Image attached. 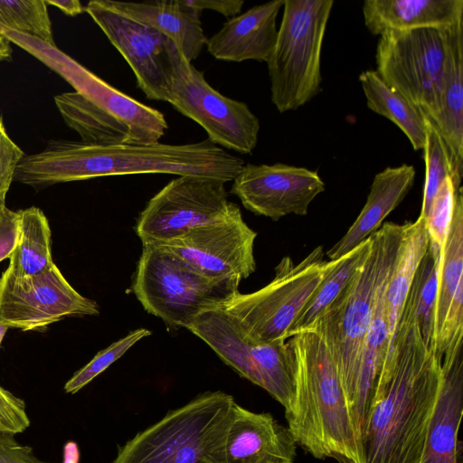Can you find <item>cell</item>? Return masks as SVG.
I'll return each instance as SVG.
<instances>
[{
  "label": "cell",
  "instance_id": "obj_3",
  "mask_svg": "<svg viewBox=\"0 0 463 463\" xmlns=\"http://www.w3.org/2000/svg\"><path fill=\"white\" fill-rule=\"evenodd\" d=\"M288 344L294 365V395L285 411L288 428L316 458L361 463L354 425L340 377L322 337L303 330Z\"/></svg>",
  "mask_w": 463,
  "mask_h": 463
},
{
  "label": "cell",
  "instance_id": "obj_12",
  "mask_svg": "<svg viewBox=\"0 0 463 463\" xmlns=\"http://www.w3.org/2000/svg\"><path fill=\"white\" fill-rule=\"evenodd\" d=\"M224 184L189 175L171 180L137 218L136 232L142 244H165L228 215L236 203L229 201Z\"/></svg>",
  "mask_w": 463,
  "mask_h": 463
},
{
  "label": "cell",
  "instance_id": "obj_7",
  "mask_svg": "<svg viewBox=\"0 0 463 463\" xmlns=\"http://www.w3.org/2000/svg\"><path fill=\"white\" fill-rule=\"evenodd\" d=\"M237 280L209 279L158 244L143 245L132 289L145 310L168 326L185 327L237 293Z\"/></svg>",
  "mask_w": 463,
  "mask_h": 463
},
{
  "label": "cell",
  "instance_id": "obj_31",
  "mask_svg": "<svg viewBox=\"0 0 463 463\" xmlns=\"http://www.w3.org/2000/svg\"><path fill=\"white\" fill-rule=\"evenodd\" d=\"M423 115L426 129L423 146L425 182L420 217L425 219L430 203L441 184L450 177L455 189L458 191L461 187V180L456 175L450 152L441 135L431 119L424 113Z\"/></svg>",
  "mask_w": 463,
  "mask_h": 463
},
{
  "label": "cell",
  "instance_id": "obj_39",
  "mask_svg": "<svg viewBox=\"0 0 463 463\" xmlns=\"http://www.w3.org/2000/svg\"><path fill=\"white\" fill-rule=\"evenodd\" d=\"M185 2L200 11L209 9L231 18L241 13L244 4L241 0H185Z\"/></svg>",
  "mask_w": 463,
  "mask_h": 463
},
{
  "label": "cell",
  "instance_id": "obj_25",
  "mask_svg": "<svg viewBox=\"0 0 463 463\" xmlns=\"http://www.w3.org/2000/svg\"><path fill=\"white\" fill-rule=\"evenodd\" d=\"M429 241L424 218L419 216L414 222L405 223L399 251L387 282L385 293L389 354L384 383L390 374L392 343L405 298L416 269L427 251Z\"/></svg>",
  "mask_w": 463,
  "mask_h": 463
},
{
  "label": "cell",
  "instance_id": "obj_13",
  "mask_svg": "<svg viewBox=\"0 0 463 463\" xmlns=\"http://www.w3.org/2000/svg\"><path fill=\"white\" fill-rule=\"evenodd\" d=\"M168 103L199 124L220 147L248 155L257 146L259 118L246 103L213 89L192 62L185 61L175 79Z\"/></svg>",
  "mask_w": 463,
  "mask_h": 463
},
{
  "label": "cell",
  "instance_id": "obj_37",
  "mask_svg": "<svg viewBox=\"0 0 463 463\" xmlns=\"http://www.w3.org/2000/svg\"><path fill=\"white\" fill-rule=\"evenodd\" d=\"M20 213L0 206V262L9 259L14 252L19 239Z\"/></svg>",
  "mask_w": 463,
  "mask_h": 463
},
{
  "label": "cell",
  "instance_id": "obj_41",
  "mask_svg": "<svg viewBox=\"0 0 463 463\" xmlns=\"http://www.w3.org/2000/svg\"><path fill=\"white\" fill-rule=\"evenodd\" d=\"M13 49L11 42L0 33V61L12 60Z\"/></svg>",
  "mask_w": 463,
  "mask_h": 463
},
{
  "label": "cell",
  "instance_id": "obj_15",
  "mask_svg": "<svg viewBox=\"0 0 463 463\" xmlns=\"http://www.w3.org/2000/svg\"><path fill=\"white\" fill-rule=\"evenodd\" d=\"M256 237L257 232L243 221L236 204L225 217L158 245L209 279L241 282L256 270L253 253Z\"/></svg>",
  "mask_w": 463,
  "mask_h": 463
},
{
  "label": "cell",
  "instance_id": "obj_23",
  "mask_svg": "<svg viewBox=\"0 0 463 463\" xmlns=\"http://www.w3.org/2000/svg\"><path fill=\"white\" fill-rule=\"evenodd\" d=\"M364 24L373 35L391 31L448 28L463 19L462 0H366Z\"/></svg>",
  "mask_w": 463,
  "mask_h": 463
},
{
  "label": "cell",
  "instance_id": "obj_20",
  "mask_svg": "<svg viewBox=\"0 0 463 463\" xmlns=\"http://www.w3.org/2000/svg\"><path fill=\"white\" fill-rule=\"evenodd\" d=\"M99 1L105 7L172 39L189 62L200 55L206 43L200 19L202 11L189 5L185 0Z\"/></svg>",
  "mask_w": 463,
  "mask_h": 463
},
{
  "label": "cell",
  "instance_id": "obj_9",
  "mask_svg": "<svg viewBox=\"0 0 463 463\" xmlns=\"http://www.w3.org/2000/svg\"><path fill=\"white\" fill-rule=\"evenodd\" d=\"M448 28L386 32L376 47L378 74L430 119L439 107Z\"/></svg>",
  "mask_w": 463,
  "mask_h": 463
},
{
  "label": "cell",
  "instance_id": "obj_34",
  "mask_svg": "<svg viewBox=\"0 0 463 463\" xmlns=\"http://www.w3.org/2000/svg\"><path fill=\"white\" fill-rule=\"evenodd\" d=\"M459 189L457 191L451 178H447L437 191L425 217L430 241L441 251L450 229Z\"/></svg>",
  "mask_w": 463,
  "mask_h": 463
},
{
  "label": "cell",
  "instance_id": "obj_6",
  "mask_svg": "<svg viewBox=\"0 0 463 463\" xmlns=\"http://www.w3.org/2000/svg\"><path fill=\"white\" fill-rule=\"evenodd\" d=\"M333 0H284L275 47L268 61L271 101L284 113L321 92V50Z\"/></svg>",
  "mask_w": 463,
  "mask_h": 463
},
{
  "label": "cell",
  "instance_id": "obj_33",
  "mask_svg": "<svg viewBox=\"0 0 463 463\" xmlns=\"http://www.w3.org/2000/svg\"><path fill=\"white\" fill-rule=\"evenodd\" d=\"M151 335L146 328H138L123 338L99 351L86 365L77 371L65 383L67 393H76L96 376L104 372L115 361L120 358L132 345L142 338Z\"/></svg>",
  "mask_w": 463,
  "mask_h": 463
},
{
  "label": "cell",
  "instance_id": "obj_1",
  "mask_svg": "<svg viewBox=\"0 0 463 463\" xmlns=\"http://www.w3.org/2000/svg\"><path fill=\"white\" fill-rule=\"evenodd\" d=\"M244 161L209 138L189 144H96L50 140L41 152L25 155L14 181L35 189L95 177L170 174L233 181Z\"/></svg>",
  "mask_w": 463,
  "mask_h": 463
},
{
  "label": "cell",
  "instance_id": "obj_17",
  "mask_svg": "<svg viewBox=\"0 0 463 463\" xmlns=\"http://www.w3.org/2000/svg\"><path fill=\"white\" fill-rule=\"evenodd\" d=\"M463 190L455 203L450 229L441 251L433 307L430 349L442 361L462 352L463 336Z\"/></svg>",
  "mask_w": 463,
  "mask_h": 463
},
{
  "label": "cell",
  "instance_id": "obj_27",
  "mask_svg": "<svg viewBox=\"0 0 463 463\" xmlns=\"http://www.w3.org/2000/svg\"><path fill=\"white\" fill-rule=\"evenodd\" d=\"M65 124L81 137L96 144H137L131 131L115 118L98 109L83 95L72 91L54 97Z\"/></svg>",
  "mask_w": 463,
  "mask_h": 463
},
{
  "label": "cell",
  "instance_id": "obj_40",
  "mask_svg": "<svg viewBox=\"0 0 463 463\" xmlns=\"http://www.w3.org/2000/svg\"><path fill=\"white\" fill-rule=\"evenodd\" d=\"M45 4L59 8L69 16H76L85 11V7L78 0H44Z\"/></svg>",
  "mask_w": 463,
  "mask_h": 463
},
{
  "label": "cell",
  "instance_id": "obj_8",
  "mask_svg": "<svg viewBox=\"0 0 463 463\" xmlns=\"http://www.w3.org/2000/svg\"><path fill=\"white\" fill-rule=\"evenodd\" d=\"M321 246L295 265L285 257L275 268L274 279L260 289L239 291L220 307L230 315L244 335L260 344L286 342L287 333L329 265Z\"/></svg>",
  "mask_w": 463,
  "mask_h": 463
},
{
  "label": "cell",
  "instance_id": "obj_30",
  "mask_svg": "<svg viewBox=\"0 0 463 463\" xmlns=\"http://www.w3.org/2000/svg\"><path fill=\"white\" fill-rule=\"evenodd\" d=\"M440 255L441 250L429 241L427 251L410 286L397 326L398 327L417 324L421 337L429 348L432 337L433 307Z\"/></svg>",
  "mask_w": 463,
  "mask_h": 463
},
{
  "label": "cell",
  "instance_id": "obj_24",
  "mask_svg": "<svg viewBox=\"0 0 463 463\" xmlns=\"http://www.w3.org/2000/svg\"><path fill=\"white\" fill-rule=\"evenodd\" d=\"M431 121L450 152L457 177L462 181L463 19L448 28L447 59L439 107Z\"/></svg>",
  "mask_w": 463,
  "mask_h": 463
},
{
  "label": "cell",
  "instance_id": "obj_26",
  "mask_svg": "<svg viewBox=\"0 0 463 463\" xmlns=\"http://www.w3.org/2000/svg\"><path fill=\"white\" fill-rule=\"evenodd\" d=\"M358 79L367 107L394 123L408 137L414 150L423 149L426 135L423 112L387 84L376 71H364Z\"/></svg>",
  "mask_w": 463,
  "mask_h": 463
},
{
  "label": "cell",
  "instance_id": "obj_36",
  "mask_svg": "<svg viewBox=\"0 0 463 463\" xmlns=\"http://www.w3.org/2000/svg\"><path fill=\"white\" fill-rule=\"evenodd\" d=\"M30 424L24 401L0 385V431L18 434Z\"/></svg>",
  "mask_w": 463,
  "mask_h": 463
},
{
  "label": "cell",
  "instance_id": "obj_35",
  "mask_svg": "<svg viewBox=\"0 0 463 463\" xmlns=\"http://www.w3.org/2000/svg\"><path fill=\"white\" fill-rule=\"evenodd\" d=\"M24 152L10 138L0 114V206L5 205V199L14 173Z\"/></svg>",
  "mask_w": 463,
  "mask_h": 463
},
{
  "label": "cell",
  "instance_id": "obj_2",
  "mask_svg": "<svg viewBox=\"0 0 463 463\" xmlns=\"http://www.w3.org/2000/svg\"><path fill=\"white\" fill-rule=\"evenodd\" d=\"M417 324L396 329L391 372L359 443L361 463H420L442 383Z\"/></svg>",
  "mask_w": 463,
  "mask_h": 463
},
{
  "label": "cell",
  "instance_id": "obj_38",
  "mask_svg": "<svg viewBox=\"0 0 463 463\" xmlns=\"http://www.w3.org/2000/svg\"><path fill=\"white\" fill-rule=\"evenodd\" d=\"M0 463H53L40 459L31 447L21 444L12 432L0 431Z\"/></svg>",
  "mask_w": 463,
  "mask_h": 463
},
{
  "label": "cell",
  "instance_id": "obj_22",
  "mask_svg": "<svg viewBox=\"0 0 463 463\" xmlns=\"http://www.w3.org/2000/svg\"><path fill=\"white\" fill-rule=\"evenodd\" d=\"M442 383L420 463H462L458 439L463 413L462 352L441 364Z\"/></svg>",
  "mask_w": 463,
  "mask_h": 463
},
{
  "label": "cell",
  "instance_id": "obj_19",
  "mask_svg": "<svg viewBox=\"0 0 463 463\" xmlns=\"http://www.w3.org/2000/svg\"><path fill=\"white\" fill-rule=\"evenodd\" d=\"M284 0L254 5L229 19L206 41L215 59L241 62L247 60L268 62L278 36L277 17Z\"/></svg>",
  "mask_w": 463,
  "mask_h": 463
},
{
  "label": "cell",
  "instance_id": "obj_32",
  "mask_svg": "<svg viewBox=\"0 0 463 463\" xmlns=\"http://www.w3.org/2000/svg\"><path fill=\"white\" fill-rule=\"evenodd\" d=\"M0 29L26 33L55 45L44 0H0Z\"/></svg>",
  "mask_w": 463,
  "mask_h": 463
},
{
  "label": "cell",
  "instance_id": "obj_28",
  "mask_svg": "<svg viewBox=\"0 0 463 463\" xmlns=\"http://www.w3.org/2000/svg\"><path fill=\"white\" fill-rule=\"evenodd\" d=\"M20 232L6 270L16 278H29L50 269L52 231L43 212L35 206L19 210Z\"/></svg>",
  "mask_w": 463,
  "mask_h": 463
},
{
  "label": "cell",
  "instance_id": "obj_10",
  "mask_svg": "<svg viewBox=\"0 0 463 463\" xmlns=\"http://www.w3.org/2000/svg\"><path fill=\"white\" fill-rule=\"evenodd\" d=\"M186 329L241 377L268 392L285 411L289 408L294 395V365L288 342H254L221 308L202 312Z\"/></svg>",
  "mask_w": 463,
  "mask_h": 463
},
{
  "label": "cell",
  "instance_id": "obj_29",
  "mask_svg": "<svg viewBox=\"0 0 463 463\" xmlns=\"http://www.w3.org/2000/svg\"><path fill=\"white\" fill-rule=\"evenodd\" d=\"M369 236L360 245L329 265L300 313L288 329L286 338L307 329L326 307L345 288L351 279L363 268L371 250Z\"/></svg>",
  "mask_w": 463,
  "mask_h": 463
},
{
  "label": "cell",
  "instance_id": "obj_4",
  "mask_svg": "<svg viewBox=\"0 0 463 463\" xmlns=\"http://www.w3.org/2000/svg\"><path fill=\"white\" fill-rule=\"evenodd\" d=\"M404 228L405 224L385 222L370 235L371 250L363 268L305 329L318 334L328 348L350 416L357 399L363 349L378 290L394 265Z\"/></svg>",
  "mask_w": 463,
  "mask_h": 463
},
{
  "label": "cell",
  "instance_id": "obj_16",
  "mask_svg": "<svg viewBox=\"0 0 463 463\" xmlns=\"http://www.w3.org/2000/svg\"><path fill=\"white\" fill-rule=\"evenodd\" d=\"M325 189L318 174L305 167L247 164L233 179L231 193L254 214L278 221L289 214L307 215Z\"/></svg>",
  "mask_w": 463,
  "mask_h": 463
},
{
  "label": "cell",
  "instance_id": "obj_21",
  "mask_svg": "<svg viewBox=\"0 0 463 463\" xmlns=\"http://www.w3.org/2000/svg\"><path fill=\"white\" fill-rule=\"evenodd\" d=\"M415 175L414 166L407 164L388 166L376 174L364 208L345 234L326 251L327 258L338 260L380 229L411 189Z\"/></svg>",
  "mask_w": 463,
  "mask_h": 463
},
{
  "label": "cell",
  "instance_id": "obj_18",
  "mask_svg": "<svg viewBox=\"0 0 463 463\" xmlns=\"http://www.w3.org/2000/svg\"><path fill=\"white\" fill-rule=\"evenodd\" d=\"M297 442L270 413L234 402L217 449V463H294Z\"/></svg>",
  "mask_w": 463,
  "mask_h": 463
},
{
  "label": "cell",
  "instance_id": "obj_5",
  "mask_svg": "<svg viewBox=\"0 0 463 463\" xmlns=\"http://www.w3.org/2000/svg\"><path fill=\"white\" fill-rule=\"evenodd\" d=\"M234 402L221 391L203 392L138 432L111 463H217Z\"/></svg>",
  "mask_w": 463,
  "mask_h": 463
},
{
  "label": "cell",
  "instance_id": "obj_11",
  "mask_svg": "<svg viewBox=\"0 0 463 463\" xmlns=\"http://www.w3.org/2000/svg\"><path fill=\"white\" fill-rule=\"evenodd\" d=\"M85 12L101 29L132 69L146 99L168 102L173 83L188 61L176 43L146 26L92 0Z\"/></svg>",
  "mask_w": 463,
  "mask_h": 463
},
{
  "label": "cell",
  "instance_id": "obj_42",
  "mask_svg": "<svg viewBox=\"0 0 463 463\" xmlns=\"http://www.w3.org/2000/svg\"><path fill=\"white\" fill-rule=\"evenodd\" d=\"M8 326L3 325V324H0V345L3 341V338L5 336V335L6 334L7 330H8Z\"/></svg>",
  "mask_w": 463,
  "mask_h": 463
},
{
  "label": "cell",
  "instance_id": "obj_14",
  "mask_svg": "<svg viewBox=\"0 0 463 463\" xmlns=\"http://www.w3.org/2000/svg\"><path fill=\"white\" fill-rule=\"evenodd\" d=\"M99 305L80 295L54 263L47 271L16 278L0 276V324L22 331L43 330L65 317L95 316Z\"/></svg>",
  "mask_w": 463,
  "mask_h": 463
}]
</instances>
